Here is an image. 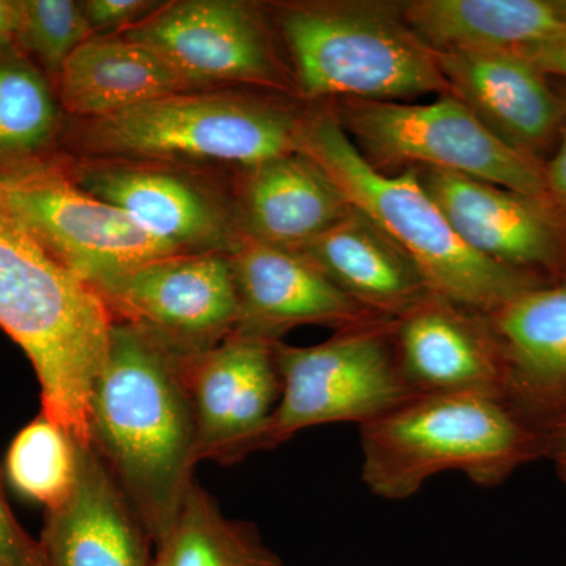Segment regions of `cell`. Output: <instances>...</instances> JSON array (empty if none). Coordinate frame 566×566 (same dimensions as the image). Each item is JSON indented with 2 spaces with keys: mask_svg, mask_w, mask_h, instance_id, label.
Here are the masks:
<instances>
[{
  "mask_svg": "<svg viewBox=\"0 0 566 566\" xmlns=\"http://www.w3.org/2000/svg\"><path fill=\"white\" fill-rule=\"evenodd\" d=\"M88 449L158 545L174 526L197 461L196 420L181 359L114 319L87 405Z\"/></svg>",
  "mask_w": 566,
  "mask_h": 566,
  "instance_id": "6da1fadb",
  "label": "cell"
},
{
  "mask_svg": "<svg viewBox=\"0 0 566 566\" xmlns=\"http://www.w3.org/2000/svg\"><path fill=\"white\" fill-rule=\"evenodd\" d=\"M112 324L102 294L40 243L0 188V327L39 376L41 412L81 447Z\"/></svg>",
  "mask_w": 566,
  "mask_h": 566,
  "instance_id": "7a4b0ae2",
  "label": "cell"
},
{
  "mask_svg": "<svg viewBox=\"0 0 566 566\" xmlns=\"http://www.w3.org/2000/svg\"><path fill=\"white\" fill-rule=\"evenodd\" d=\"M360 450L370 493L406 501L447 471L497 486L521 465L546 457V430L494 395H424L363 424Z\"/></svg>",
  "mask_w": 566,
  "mask_h": 566,
  "instance_id": "3957f363",
  "label": "cell"
},
{
  "mask_svg": "<svg viewBox=\"0 0 566 566\" xmlns=\"http://www.w3.org/2000/svg\"><path fill=\"white\" fill-rule=\"evenodd\" d=\"M301 151L412 260L434 294L491 315L517 294L551 283L472 251L424 191L415 169L395 175L375 170L327 107L307 114Z\"/></svg>",
  "mask_w": 566,
  "mask_h": 566,
  "instance_id": "277c9868",
  "label": "cell"
},
{
  "mask_svg": "<svg viewBox=\"0 0 566 566\" xmlns=\"http://www.w3.org/2000/svg\"><path fill=\"white\" fill-rule=\"evenodd\" d=\"M275 24L305 99L403 103L450 93L436 52L405 21L403 2L286 3Z\"/></svg>",
  "mask_w": 566,
  "mask_h": 566,
  "instance_id": "5b68a950",
  "label": "cell"
},
{
  "mask_svg": "<svg viewBox=\"0 0 566 566\" xmlns=\"http://www.w3.org/2000/svg\"><path fill=\"white\" fill-rule=\"evenodd\" d=\"M307 114L266 96L177 93L87 120L81 142L115 161L249 167L301 151Z\"/></svg>",
  "mask_w": 566,
  "mask_h": 566,
  "instance_id": "8992f818",
  "label": "cell"
},
{
  "mask_svg": "<svg viewBox=\"0 0 566 566\" xmlns=\"http://www.w3.org/2000/svg\"><path fill=\"white\" fill-rule=\"evenodd\" d=\"M326 107L378 172L433 169L517 192L547 193L545 164L497 139L450 93L428 104L337 99Z\"/></svg>",
  "mask_w": 566,
  "mask_h": 566,
  "instance_id": "52a82bcc",
  "label": "cell"
},
{
  "mask_svg": "<svg viewBox=\"0 0 566 566\" xmlns=\"http://www.w3.org/2000/svg\"><path fill=\"white\" fill-rule=\"evenodd\" d=\"M392 322L337 331L329 340L304 348L279 342L282 395L263 450L318 424L363 427L416 398L395 357Z\"/></svg>",
  "mask_w": 566,
  "mask_h": 566,
  "instance_id": "ba28073f",
  "label": "cell"
},
{
  "mask_svg": "<svg viewBox=\"0 0 566 566\" xmlns=\"http://www.w3.org/2000/svg\"><path fill=\"white\" fill-rule=\"evenodd\" d=\"M13 210L41 244L93 289L144 264L178 255L114 205L74 185L55 163L0 178Z\"/></svg>",
  "mask_w": 566,
  "mask_h": 566,
  "instance_id": "9c48e42d",
  "label": "cell"
},
{
  "mask_svg": "<svg viewBox=\"0 0 566 566\" xmlns=\"http://www.w3.org/2000/svg\"><path fill=\"white\" fill-rule=\"evenodd\" d=\"M161 57L193 88L245 84L294 92L262 9L237 0H185L159 7L122 33Z\"/></svg>",
  "mask_w": 566,
  "mask_h": 566,
  "instance_id": "30bf717a",
  "label": "cell"
},
{
  "mask_svg": "<svg viewBox=\"0 0 566 566\" xmlns=\"http://www.w3.org/2000/svg\"><path fill=\"white\" fill-rule=\"evenodd\" d=\"M112 318L133 324L181 360L221 344L240 324L227 253H178L96 286Z\"/></svg>",
  "mask_w": 566,
  "mask_h": 566,
  "instance_id": "8fae6325",
  "label": "cell"
},
{
  "mask_svg": "<svg viewBox=\"0 0 566 566\" xmlns=\"http://www.w3.org/2000/svg\"><path fill=\"white\" fill-rule=\"evenodd\" d=\"M279 342L234 331L214 348L181 360L199 463H237L263 450L282 395Z\"/></svg>",
  "mask_w": 566,
  "mask_h": 566,
  "instance_id": "7c38bea8",
  "label": "cell"
},
{
  "mask_svg": "<svg viewBox=\"0 0 566 566\" xmlns=\"http://www.w3.org/2000/svg\"><path fill=\"white\" fill-rule=\"evenodd\" d=\"M458 237L488 260L543 279H566V210L549 193H526L464 175L415 169Z\"/></svg>",
  "mask_w": 566,
  "mask_h": 566,
  "instance_id": "4fadbf2b",
  "label": "cell"
},
{
  "mask_svg": "<svg viewBox=\"0 0 566 566\" xmlns=\"http://www.w3.org/2000/svg\"><path fill=\"white\" fill-rule=\"evenodd\" d=\"M392 340L415 397L485 394L509 401L504 349L486 314L430 293L394 319Z\"/></svg>",
  "mask_w": 566,
  "mask_h": 566,
  "instance_id": "5bb4252c",
  "label": "cell"
},
{
  "mask_svg": "<svg viewBox=\"0 0 566 566\" xmlns=\"http://www.w3.org/2000/svg\"><path fill=\"white\" fill-rule=\"evenodd\" d=\"M457 96L497 139L545 164L564 125L566 99L534 62L513 51L436 52Z\"/></svg>",
  "mask_w": 566,
  "mask_h": 566,
  "instance_id": "9a60e30c",
  "label": "cell"
},
{
  "mask_svg": "<svg viewBox=\"0 0 566 566\" xmlns=\"http://www.w3.org/2000/svg\"><path fill=\"white\" fill-rule=\"evenodd\" d=\"M66 174L82 191L125 211L181 252L229 253L241 237L237 219L218 199L161 163L104 159Z\"/></svg>",
  "mask_w": 566,
  "mask_h": 566,
  "instance_id": "2e32d148",
  "label": "cell"
},
{
  "mask_svg": "<svg viewBox=\"0 0 566 566\" xmlns=\"http://www.w3.org/2000/svg\"><path fill=\"white\" fill-rule=\"evenodd\" d=\"M240 303V333L279 340L303 324L337 331L382 318L346 296L303 253L241 234L227 253Z\"/></svg>",
  "mask_w": 566,
  "mask_h": 566,
  "instance_id": "e0dca14e",
  "label": "cell"
},
{
  "mask_svg": "<svg viewBox=\"0 0 566 566\" xmlns=\"http://www.w3.org/2000/svg\"><path fill=\"white\" fill-rule=\"evenodd\" d=\"M44 566H151L150 536L88 447L76 485L50 510L39 539Z\"/></svg>",
  "mask_w": 566,
  "mask_h": 566,
  "instance_id": "ac0fdd59",
  "label": "cell"
},
{
  "mask_svg": "<svg viewBox=\"0 0 566 566\" xmlns=\"http://www.w3.org/2000/svg\"><path fill=\"white\" fill-rule=\"evenodd\" d=\"M352 210L329 174L307 153L294 151L244 169L237 222L244 237L297 251Z\"/></svg>",
  "mask_w": 566,
  "mask_h": 566,
  "instance_id": "d6986e66",
  "label": "cell"
},
{
  "mask_svg": "<svg viewBox=\"0 0 566 566\" xmlns=\"http://www.w3.org/2000/svg\"><path fill=\"white\" fill-rule=\"evenodd\" d=\"M490 316L509 370V401L547 428L566 408V279L517 294Z\"/></svg>",
  "mask_w": 566,
  "mask_h": 566,
  "instance_id": "ffe728a7",
  "label": "cell"
},
{
  "mask_svg": "<svg viewBox=\"0 0 566 566\" xmlns=\"http://www.w3.org/2000/svg\"><path fill=\"white\" fill-rule=\"evenodd\" d=\"M297 252L346 296L382 318H398L433 293L412 260L354 207Z\"/></svg>",
  "mask_w": 566,
  "mask_h": 566,
  "instance_id": "44dd1931",
  "label": "cell"
},
{
  "mask_svg": "<svg viewBox=\"0 0 566 566\" xmlns=\"http://www.w3.org/2000/svg\"><path fill=\"white\" fill-rule=\"evenodd\" d=\"M403 17L434 52H520L566 36V0H412Z\"/></svg>",
  "mask_w": 566,
  "mask_h": 566,
  "instance_id": "7402d4cb",
  "label": "cell"
},
{
  "mask_svg": "<svg viewBox=\"0 0 566 566\" xmlns=\"http://www.w3.org/2000/svg\"><path fill=\"white\" fill-rule=\"evenodd\" d=\"M192 88L155 52L122 35L82 43L55 84L62 109L87 120Z\"/></svg>",
  "mask_w": 566,
  "mask_h": 566,
  "instance_id": "603a6c76",
  "label": "cell"
},
{
  "mask_svg": "<svg viewBox=\"0 0 566 566\" xmlns=\"http://www.w3.org/2000/svg\"><path fill=\"white\" fill-rule=\"evenodd\" d=\"M61 103L50 77L17 46L0 51V178L52 163Z\"/></svg>",
  "mask_w": 566,
  "mask_h": 566,
  "instance_id": "cb8c5ba5",
  "label": "cell"
},
{
  "mask_svg": "<svg viewBox=\"0 0 566 566\" xmlns=\"http://www.w3.org/2000/svg\"><path fill=\"white\" fill-rule=\"evenodd\" d=\"M155 549L151 566H283L253 524L223 515L196 482Z\"/></svg>",
  "mask_w": 566,
  "mask_h": 566,
  "instance_id": "d4e9b609",
  "label": "cell"
},
{
  "mask_svg": "<svg viewBox=\"0 0 566 566\" xmlns=\"http://www.w3.org/2000/svg\"><path fill=\"white\" fill-rule=\"evenodd\" d=\"M81 446L66 428L41 412L10 444L6 474L18 493L48 512L69 497L80 475Z\"/></svg>",
  "mask_w": 566,
  "mask_h": 566,
  "instance_id": "484cf974",
  "label": "cell"
},
{
  "mask_svg": "<svg viewBox=\"0 0 566 566\" xmlns=\"http://www.w3.org/2000/svg\"><path fill=\"white\" fill-rule=\"evenodd\" d=\"M82 3L71 0H21L17 46L57 84L71 54L92 39Z\"/></svg>",
  "mask_w": 566,
  "mask_h": 566,
  "instance_id": "4316f807",
  "label": "cell"
},
{
  "mask_svg": "<svg viewBox=\"0 0 566 566\" xmlns=\"http://www.w3.org/2000/svg\"><path fill=\"white\" fill-rule=\"evenodd\" d=\"M0 566H44L40 543L18 523L3 491L0 469Z\"/></svg>",
  "mask_w": 566,
  "mask_h": 566,
  "instance_id": "83f0119b",
  "label": "cell"
},
{
  "mask_svg": "<svg viewBox=\"0 0 566 566\" xmlns=\"http://www.w3.org/2000/svg\"><path fill=\"white\" fill-rule=\"evenodd\" d=\"M153 2L145 0H88L82 2L92 32L128 31L145 20L153 10Z\"/></svg>",
  "mask_w": 566,
  "mask_h": 566,
  "instance_id": "f1b7e54d",
  "label": "cell"
},
{
  "mask_svg": "<svg viewBox=\"0 0 566 566\" xmlns=\"http://www.w3.org/2000/svg\"><path fill=\"white\" fill-rule=\"evenodd\" d=\"M566 99V87L562 91ZM546 191L562 208L566 210V115L564 125L553 155L547 158L545 166Z\"/></svg>",
  "mask_w": 566,
  "mask_h": 566,
  "instance_id": "f546056e",
  "label": "cell"
},
{
  "mask_svg": "<svg viewBox=\"0 0 566 566\" xmlns=\"http://www.w3.org/2000/svg\"><path fill=\"white\" fill-rule=\"evenodd\" d=\"M547 76L566 81V36L520 51Z\"/></svg>",
  "mask_w": 566,
  "mask_h": 566,
  "instance_id": "4dcf8cb0",
  "label": "cell"
},
{
  "mask_svg": "<svg viewBox=\"0 0 566 566\" xmlns=\"http://www.w3.org/2000/svg\"><path fill=\"white\" fill-rule=\"evenodd\" d=\"M546 457L553 458L558 472L566 471V408L547 424Z\"/></svg>",
  "mask_w": 566,
  "mask_h": 566,
  "instance_id": "1f68e13d",
  "label": "cell"
},
{
  "mask_svg": "<svg viewBox=\"0 0 566 566\" xmlns=\"http://www.w3.org/2000/svg\"><path fill=\"white\" fill-rule=\"evenodd\" d=\"M20 20L21 0H0V51L17 46Z\"/></svg>",
  "mask_w": 566,
  "mask_h": 566,
  "instance_id": "d6a6232c",
  "label": "cell"
},
{
  "mask_svg": "<svg viewBox=\"0 0 566 566\" xmlns=\"http://www.w3.org/2000/svg\"><path fill=\"white\" fill-rule=\"evenodd\" d=\"M558 474H560L562 479H564L565 483H566V471L565 472H558Z\"/></svg>",
  "mask_w": 566,
  "mask_h": 566,
  "instance_id": "836d02e7",
  "label": "cell"
}]
</instances>
